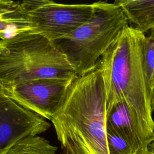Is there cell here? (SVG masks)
Listing matches in <instances>:
<instances>
[{
  "mask_svg": "<svg viewBox=\"0 0 154 154\" xmlns=\"http://www.w3.org/2000/svg\"><path fill=\"white\" fill-rule=\"evenodd\" d=\"M52 122L60 154H109L106 131V94L101 69L72 81Z\"/></svg>",
  "mask_w": 154,
  "mask_h": 154,
  "instance_id": "obj_1",
  "label": "cell"
},
{
  "mask_svg": "<svg viewBox=\"0 0 154 154\" xmlns=\"http://www.w3.org/2000/svg\"><path fill=\"white\" fill-rule=\"evenodd\" d=\"M145 36L128 25L102 57L98 66L105 83L106 112L123 100L150 144L154 141V120L152 92L144 65Z\"/></svg>",
  "mask_w": 154,
  "mask_h": 154,
  "instance_id": "obj_2",
  "label": "cell"
},
{
  "mask_svg": "<svg viewBox=\"0 0 154 154\" xmlns=\"http://www.w3.org/2000/svg\"><path fill=\"white\" fill-rule=\"evenodd\" d=\"M76 74L65 56L37 32L0 40V87L47 78L72 79Z\"/></svg>",
  "mask_w": 154,
  "mask_h": 154,
  "instance_id": "obj_3",
  "label": "cell"
},
{
  "mask_svg": "<svg viewBox=\"0 0 154 154\" xmlns=\"http://www.w3.org/2000/svg\"><path fill=\"white\" fill-rule=\"evenodd\" d=\"M129 23L119 5L95 2L93 14L86 22L53 43L76 75L82 76L97 68L102 57Z\"/></svg>",
  "mask_w": 154,
  "mask_h": 154,
  "instance_id": "obj_4",
  "label": "cell"
},
{
  "mask_svg": "<svg viewBox=\"0 0 154 154\" xmlns=\"http://www.w3.org/2000/svg\"><path fill=\"white\" fill-rule=\"evenodd\" d=\"M23 11L37 32L52 42L86 22L93 12L92 4H61L49 0L20 1Z\"/></svg>",
  "mask_w": 154,
  "mask_h": 154,
  "instance_id": "obj_5",
  "label": "cell"
},
{
  "mask_svg": "<svg viewBox=\"0 0 154 154\" xmlns=\"http://www.w3.org/2000/svg\"><path fill=\"white\" fill-rule=\"evenodd\" d=\"M73 79H41L1 89L20 105L51 121Z\"/></svg>",
  "mask_w": 154,
  "mask_h": 154,
  "instance_id": "obj_6",
  "label": "cell"
},
{
  "mask_svg": "<svg viewBox=\"0 0 154 154\" xmlns=\"http://www.w3.org/2000/svg\"><path fill=\"white\" fill-rule=\"evenodd\" d=\"M50 123L18 104L0 87V154H7L20 140L47 131Z\"/></svg>",
  "mask_w": 154,
  "mask_h": 154,
  "instance_id": "obj_7",
  "label": "cell"
},
{
  "mask_svg": "<svg viewBox=\"0 0 154 154\" xmlns=\"http://www.w3.org/2000/svg\"><path fill=\"white\" fill-rule=\"evenodd\" d=\"M106 131L125 140L133 153L150 145L123 100L106 112Z\"/></svg>",
  "mask_w": 154,
  "mask_h": 154,
  "instance_id": "obj_8",
  "label": "cell"
},
{
  "mask_svg": "<svg viewBox=\"0 0 154 154\" xmlns=\"http://www.w3.org/2000/svg\"><path fill=\"white\" fill-rule=\"evenodd\" d=\"M26 32H37L26 17L20 1L0 0V40Z\"/></svg>",
  "mask_w": 154,
  "mask_h": 154,
  "instance_id": "obj_9",
  "label": "cell"
},
{
  "mask_svg": "<svg viewBox=\"0 0 154 154\" xmlns=\"http://www.w3.org/2000/svg\"><path fill=\"white\" fill-rule=\"evenodd\" d=\"M129 23L143 34L154 28V0H116Z\"/></svg>",
  "mask_w": 154,
  "mask_h": 154,
  "instance_id": "obj_10",
  "label": "cell"
},
{
  "mask_svg": "<svg viewBox=\"0 0 154 154\" xmlns=\"http://www.w3.org/2000/svg\"><path fill=\"white\" fill-rule=\"evenodd\" d=\"M57 147L38 135L29 136L17 142L7 154H57Z\"/></svg>",
  "mask_w": 154,
  "mask_h": 154,
  "instance_id": "obj_11",
  "label": "cell"
},
{
  "mask_svg": "<svg viewBox=\"0 0 154 154\" xmlns=\"http://www.w3.org/2000/svg\"><path fill=\"white\" fill-rule=\"evenodd\" d=\"M144 65L149 86L152 91L154 86V28L145 36L143 45Z\"/></svg>",
  "mask_w": 154,
  "mask_h": 154,
  "instance_id": "obj_12",
  "label": "cell"
},
{
  "mask_svg": "<svg viewBox=\"0 0 154 154\" xmlns=\"http://www.w3.org/2000/svg\"><path fill=\"white\" fill-rule=\"evenodd\" d=\"M107 141L109 154H133L126 142L114 134L107 132Z\"/></svg>",
  "mask_w": 154,
  "mask_h": 154,
  "instance_id": "obj_13",
  "label": "cell"
},
{
  "mask_svg": "<svg viewBox=\"0 0 154 154\" xmlns=\"http://www.w3.org/2000/svg\"><path fill=\"white\" fill-rule=\"evenodd\" d=\"M133 154H153L150 150L149 149V147H146V148H143L141 149H140L134 153Z\"/></svg>",
  "mask_w": 154,
  "mask_h": 154,
  "instance_id": "obj_14",
  "label": "cell"
},
{
  "mask_svg": "<svg viewBox=\"0 0 154 154\" xmlns=\"http://www.w3.org/2000/svg\"><path fill=\"white\" fill-rule=\"evenodd\" d=\"M151 104H152V108L153 111H154V86L152 91V100H151Z\"/></svg>",
  "mask_w": 154,
  "mask_h": 154,
  "instance_id": "obj_15",
  "label": "cell"
},
{
  "mask_svg": "<svg viewBox=\"0 0 154 154\" xmlns=\"http://www.w3.org/2000/svg\"><path fill=\"white\" fill-rule=\"evenodd\" d=\"M149 149L150 150V151L153 153L154 154V141L152 142L149 146Z\"/></svg>",
  "mask_w": 154,
  "mask_h": 154,
  "instance_id": "obj_16",
  "label": "cell"
}]
</instances>
